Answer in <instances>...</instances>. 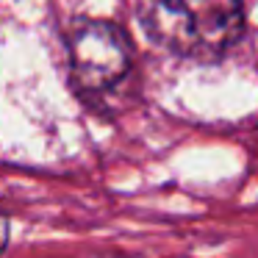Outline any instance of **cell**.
Masks as SVG:
<instances>
[{"label":"cell","mask_w":258,"mask_h":258,"mask_svg":"<svg viewBox=\"0 0 258 258\" xmlns=\"http://www.w3.org/2000/svg\"><path fill=\"white\" fill-rule=\"evenodd\" d=\"M9 233H12V225H9V217L0 211V252L9 247Z\"/></svg>","instance_id":"cell-3"},{"label":"cell","mask_w":258,"mask_h":258,"mask_svg":"<svg viewBox=\"0 0 258 258\" xmlns=\"http://www.w3.org/2000/svg\"><path fill=\"white\" fill-rule=\"evenodd\" d=\"M131 47L111 23H81L70 34V75L86 100H103L131 75Z\"/></svg>","instance_id":"cell-2"},{"label":"cell","mask_w":258,"mask_h":258,"mask_svg":"<svg viewBox=\"0 0 258 258\" xmlns=\"http://www.w3.org/2000/svg\"><path fill=\"white\" fill-rule=\"evenodd\" d=\"M147 39L186 58H219L241 36V0H139Z\"/></svg>","instance_id":"cell-1"}]
</instances>
